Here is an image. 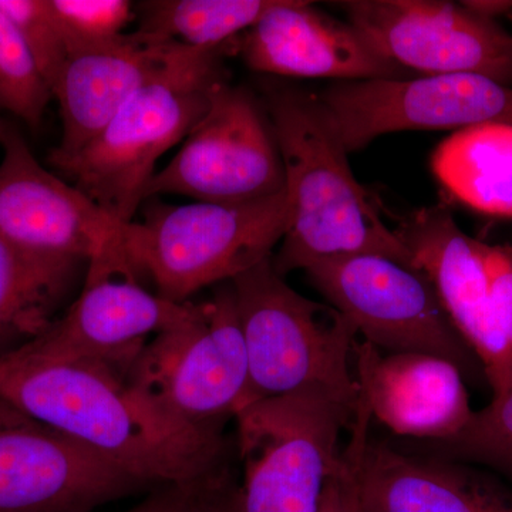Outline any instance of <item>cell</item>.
I'll use <instances>...</instances> for the list:
<instances>
[{"label": "cell", "instance_id": "obj_1", "mask_svg": "<svg viewBox=\"0 0 512 512\" xmlns=\"http://www.w3.org/2000/svg\"><path fill=\"white\" fill-rule=\"evenodd\" d=\"M5 363L3 400L156 487L197 483L228 467L222 430L175 420L109 366Z\"/></svg>", "mask_w": 512, "mask_h": 512}, {"label": "cell", "instance_id": "obj_2", "mask_svg": "<svg viewBox=\"0 0 512 512\" xmlns=\"http://www.w3.org/2000/svg\"><path fill=\"white\" fill-rule=\"evenodd\" d=\"M286 173L288 220L272 265L285 276L318 259L373 254L417 266L375 198L350 170L348 151L318 93L275 77L261 80Z\"/></svg>", "mask_w": 512, "mask_h": 512}, {"label": "cell", "instance_id": "obj_3", "mask_svg": "<svg viewBox=\"0 0 512 512\" xmlns=\"http://www.w3.org/2000/svg\"><path fill=\"white\" fill-rule=\"evenodd\" d=\"M238 37L214 49L184 52L138 90L109 126L73 156L49 160L74 187L121 225L146 201L157 161L191 133L229 83L227 59Z\"/></svg>", "mask_w": 512, "mask_h": 512}, {"label": "cell", "instance_id": "obj_4", "mask_svg": "<svg viewBox=\"0 0 512 512\" xmlns=\"http://www.w3.org/2000/svg\"><path fill=\"white\" fill-rule=\"evenodd\" d=\"M248 359V384L238 412L274 397L318 390L357 410L353 372L357 330L329 303L286 284L271 258L231 281ZM237 414V413H235Z\"/></svg>", "mask_w": 512, "mask_h": 512}, {"label": "cell", "instance_id": "obj_5", "mask_svg": "<svg viewBox=\"0 0 512 512\" xmlns=\"http://www.w3.org/2000/svg\"><path fill=\"white\" fill-rule=\"evenodd\" d=\"M141 207L143 220L123 225L124 249L157 295L175 303L271 258L288 220L286 191L248 204L170 205L154 197Z\"/></svg>", "mask_w": 512, "mask_h": 512}, {"label": "cell", "instance_id": "obj_6", "mask_svg": "<svg viewBox=\"0 0 512 512\" xmlns=\"http://www.w3.org/2000/svg\"><path fill=\"white\" fill-rule=\"evenodd\" d=\"M357 410L318 390L259 400L235 414L242 512H319Z\"/></svg>", "mask_w": 512, "mask_h": 512}, {"label": "cell", "instance_id": "obj_7", "mask_svg": "<svg viewBox=\"0 0 512 512\" xmlns=\"http://www.w3.org/2000/svg\"><path fill=\"white\" fill-rule=\"evenodd\" d=\"M394 232L500 396L512 383V245L470 237L444 204L410 212Z\"/></svg>", "mask_w": 512, "mask_h": 512}, {"label": "cell", "instance_id": "obj_8", "mask_svg": "<svg viewBox=\"0 0 512 512\" xmlns=\"http://www.w3.org/2000/svg\"><path fill=\"white\" fill-rule=\"evenodd\" d=\"M126 382L161 412L191 427L222 430L248 384V359L231 281L198 303L187 322L150 340Z\"/></svg>", "mask_w": 512, "mask_h": 512}, {"label": "cell", "instance_id": "obj_9", "mask_svg": "<svg viewBox=\"0 0 512 512\" xmlns=\"http://www.w3.org/2000/svg\"><path fill=\"white\" fill-rule=\"evenodd\" d=\"M303 272L329 305L352 322L357 335L380 352L441 357L464 379L485 380L483 365L454 328L433 282L419 266L356 254L318 259Z\"/></svg>", "mask_w": 512, "mask_h": 512}, {"label": "cell", "instance_id": "obj_10", "mask_svg": "<svg viewBox=\"0 0 512 512\" xmlns=\"http://www.w3.org/2000/svg\"><path fill=\"white\" fill-rule=\"evenodd\" d=\"M121 232L90 259L82 289L66 312L39 339L9 356L10 362L101 363L126 377L151 339L195 315L197 303L170 302L148 291Z\"/></svg>", "mask_w": 512, "mask_h": 512}, {"label": "cell", "instance_id": "obj_11", "mask_svg": "<svg viewBox=\"0 0 512 512\" xmlns=\"http://www.w3.org/2000/svg\"><path fill=\"white\" fill-rule=\"evenodd\" d=\"M285 188L284 157L264 101L228 83L214 94L177 156L154 174L146 200L175 194L195 202L248 204Z\"/></svg>", "mask_w": 512, "mask_h": 512}, {"label": "cell", "instance_id": "obj_12", "mask_svg": "<svg viewBox=\"0 0 512 512\" xmlns=\"http://www.w3.org/2000/svg\"><path fill=\"white\" fill-rule=\"evenodd\" d=\"M339 8L380 55L421 77L473 73L512 86V35L463 3L348 0Z\"/></svg>", "mask_w": 512, "mask_h": 512}, {"label": "cell", "instance_id": "obj_13", "mask_svg": "<svg viewBox=\"0 0 512 512\" xmlns=\"http://www.w3.org/2000/svg\"><path fill=\"white\" fill-rule=\"evenodd\" d=\"M318 96L348 153L396 131L512 126V86L481 74L336 82Z\"/></svg>", "mask_w": 512, "mask_h": 512}, {"label": "cell", "instance_id": "obj_14", "mask_svg": "<svg viewBox=\"0 0 512 512\" xmlns=\"http://www.w3.org/2000/svg\"><path fill=\"white\" fill-rule=\"evenodd\" d=\"M156 488L0 397V512H93Z\"/></svg>", "mask_w": 512, "mask_h": 512}, {"label": "cell", "instance_id": "obj_15", "mask_svg": "<svg viewBox=\"0 0 512 512\" xmlns=\"http://www.w3.org/2000/svg\"><path fill=\"white\" fill-rule=\"evenodd\" d=\"M0 238L33 252L90 261L123 225L37 161L15 127L2 144Z\"/></svg>", "mask_w": 512, "mask_h": 512}, {"label": "cell", "instance_id": "obj_16", "mask_svg": "<svg viewBox=\"0 0 512 512\" xmlns=\"http://www.w3.org/2000/svg\"><path fill=\"white\" fill-rule=\"evenodd\" d=\"M363 406L356 434V483L363 512H512V484L487 468L412 453L369 437Z\"/></svg>", "mask_w": 512, "mask_h": 512}, {"label": "cell", "instance_id": "obj_17", "mask_svg": "<svg viewBox=\"0 0 512 512\" xmlns=\"http://www.w3.org/2000/svg\"><path fill=\"white\" fill-rule=\"evenodd\" d=\"M237 52L249 69L268 77H326L338 82L414 77L380 55L349 22L299 0H275L254 26L238 36Z\"/></svg>", "mask_w": 512, "mask_h": 512}, {"label": "cell", "instance_id": "obj_18", "mask_svg": "<svg viewBox=\"0 0 512 512\" xmlns=\"http://www.w3.org/2000/svg\"><path fill=\"white\" fill-rule=\"evenodd\" d=\"M187 46L141 32L77 43L53 87L62 138L49 160L73 156L104 130L131 97L171 66Z\"/></svg>", "mask_w": 512, "mask_h": 512}, {"label": "cell", "instance_id": "obj_19", "mask_svg": "<svg viewBox=\"0 0 512 512\" xmlns=\"http://www.w3.org/2000/svg\"><path fill=\"white\" fill-rule=\"evenodd\" d=\"M355 373L372 419L414 441L450 439L471 409L464 376L453 363L424 353H386L357 340Z\"/></svg>", "mask_w": 512, "mask_h": 512}, {"label": "cell", "instance_id": "obj_20", "mask_svg": "<svg viewBox=\"0 0 512 512\" xmlns=\"http://www.w3.org/2000/svg\"><path fill=\"white\" fill-rule=\"evenodd\" d=\"M86 259L33 254L0 238V360L39 339L82 289Z\"/></svg>", "mask_w": 512, "mask_h": 512}, {"label": "cell", "instance_id": "obj_21", "mask_svg": "<svg viewBox=\"0 0 512 512\" xmlns=\"http://www.w3.org/2000/svg\"><path fill=\"white\" fill-rule=\"evenodd\" d=\"M437 180L483 214L512 218V126L481 124L454 131L434 150Z\"/></svg>", "mask_w": 512, "mask_h": 512}, {"label": "cell", "instance_id": "obj_22", "mask_svg": "<svg viewBox=\"0 0 512 512\" xmlns=\"http://www.w3.org/2000/svg\"><path fill=\"white\" fill-rule=\"evenodd\" d=\"M275 0H147L138 32L192 49H214L254 26Z\"/></svg>", "mask_w": 512, "mask_h": 512}, {"label": "cell", "instance_id": "obj_23", "mask_svg": "<svg viewBox=\"0 0 512 512\" xmlns=\"http://www.w3.org/2000/svg\"><path fill=\"white\" fill-rule=\"evenodd\" d=\"M412 453L464 461L500 474L512 484V383L456 436L441 441H404Z\"/></svg>", "mask_w": 512, "mask_h": 512}, {"label": "cell", "instance_id": "obj_24", "mask_svg": "<svg viewBox=\"0 0 512 512\" xmlns=\"http://www.w3.org/2000/svg\"><path fill=\"white\" fill-rule=\"evenodd\" d=\"M53 99L28 46L9 16L0 9V111L30 128H39Z\"/></svg>", "mask_w": 512, "mask_h": 512}, {"label": "cell", "instance_id": "obj_25", "mask_svg": "<svg viewBox=\"0 0 512 512\" xmlns=\"http://www.w3.org/2000/svg\"><path fill=\"white\" fill-rule=\"evenodd\" d=\"M0 9L18 29L53 93L69 57V47L49 0H0Z\"/></svg>", "mask_w": 512, "mask_h": 512}, {"label": "cell", "instance_id": "obj_26", "mask_svg": "<svg viewBox=\"0 0 512 512\" xmlns=\"http://www.w3.org/2000/svg\"><path fill=\"white\" fill-rule=\"evenodd\" d=\"M67 47L123 35L136 6L128 0H49Z\"/></svg>", "mask_w": 512, "mask_h": 512}, {"label": "cell", "instance_id": "obj_27", "mask_svg": "<svg viewBox=\"0 0 512 512\" xmlns=\"http://www.w3.org/2000/svg\"><path fill=\"white\" fill-rule=\"evenodd\" d=\"M356 436L343 448L342 463L326 484L319 512H363L356 483Z\"/></svg>", "mask_w": 512, "mask_h": 512}, {"label": "cell", "instance_id": "obj_28", "mask_svg": "<svg viewBox=\"0 0 512 512\" xmlns=\"http://www.w3.org/2000/svg\"><path fill=\"white\" fill-rule=\"evenodd\" d=\"M214 476L197 483L161 485L127 512H191L202 488Z\"/></svg>", "mask_w": 512, "mask_h": 512}, {"label": "cell", "instance_id": "obj_29", "mask_svg": "<svg viewBox=\"0 0 512 512\" xmlns=\"http://www.w3.org/2000/svg\"><path fill=\"white\" fill-rule=\"evenodd\" d=\"M191 512H242L241 490L232 481L229 468L204 485Z\"/></svg>", "mask_w": 512, "mask_h": 512}, {"label": "cell", "instance_id": "obj_30", "mask_svg": "<svg viewBox=\"0 0 512 512\" xmlns=\"http://www.w3.org/2000/svg\"><path fill=\"white\" fill-rule=\"evenodd\" d=\"M461 3L471 12L494 20L512 10V2H508V0H467V2Z\"/></svg>", "mask_w": 512, "mask_h": 512}, {"label": "cell", "instance_id": "obj_31", "mask_svg": "<svg viewBox=\"0 0 512 512\" xmlns=\"http://www.w3.org/2000/svg\"><path fill=\"white\" fill-rule=\"evenodd\" d=\"M13 126H10L8 121H5L0 117V146H2L3 141H5L6 136H8L9 131L12 130Z\"/></svg>", "mask_w": 512, "mask_h": 512}, {"label": "cell", "instance_id": "obj_32", "mask_svg": "<svg viewBox=\"0 0 512 512\" xmlns=\"http://www.w3.org/2000/svg\"><path fill=\"white\" fill-rule=\"evenodd\" d=\"M6 363L5 359L0 360V380H2L3 375H5Z\"/></svg>", "mask_w": 512, "mask_h": 512}]
</instances>
